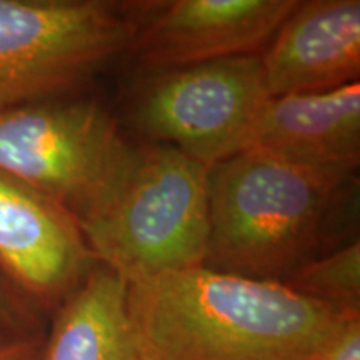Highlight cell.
Segmentation results:
<instances>
[{
    "mask_svg": "<svg viewBox=\"0 0 360 360\" xmlns=\"http://www.w3.org/2000/svg\"><path fill=\"white\" fill-rule=\"evenodd\" d=\"M207 174L175 147L135 146L115 186L80 225L97 262L127 283L204 265Z\"/></svg>",
    "mask_w": 360,
    "mask_h": 360,
    "instance_id": "3957f363",
    "label": "cell"
},
{
    "mask_svg": "<svg viewBox=\"0 0 360 360\" xmlns=\"http://www.w3.org/2000/svg\"><path fill=\"white\" fill-rule=\"evenodd\" d=\"M114 115L75 94L0 110V172L60 205L80 227L134 152Z\"/></svg>",
    "mask_w": 360,
    "mask_h": 360,
    "instance_id": "277c9868",
    "label": "cell"
},
{
    "mask_svg": "<svg viewBox=\"0 0 360 360\" xmlns=\"http://www.w3.org/2000/svg\"><path fill=\"white\" fill-rule=\"evenodd\" d=\"M40 360H142L127 309V282L96 265L58 304Z\"/></svg>",
    "mask_w": 360,
    "mask_h": 360,
    "instance_id": "8fae6325",
    "label": "cell"
},
{
    "mask_svg": "<svg viewBox=\"0 0 360 360\" xmlns=\"http://www.w3.org/2000/svg\"><path fill=\"white\" fill-rule=\"evenodd\" d=\"M319 360H360L359 314L345 315Z\"/></svg>",
    "mask_w": 360,
    "mask_h": 360,
    "instance_id": "5bb4252c",
    "label": "cell"
},
{
    "mask_svg": "<svg viewBox=\"0 0 360 360\" xmlns=\"http://www.w3.org/2000/svg\"><path fill=\"white\" fill-rule=\"evenodd\" d=\"M97 265L60 205L0 172V272L30 304H60Z\"/></svg>",
    "mask_w": 360,
    "mask_h": 360,
    "instance_id": "ba28073f",
    "label": "cell"
},
{
    "mask_svg": "<svg viewBox=\"0 0 360 360\" xmlns=\"http://www.w3.org/2000/svg\"><path fill=\"white\" fill-rule=\"evenodd\" d=\"M7 339H12V337H6V335L0 334V342H4V340H7Z\"/></svg>",
    "mask_w": 360,
    "mask_h": 360,
    "instance_id": "2e32d148",
    "label": "cell"
},
{
    "mask_svg": "<svg viewBox=\"0 0 360 360\" xmlns=\"http://www.w3.org/2000/svg\"><path fill=\"white\" fill-rule=\"evenodd\" d=\"M135 27L101 0H0V110L77 94L130 49Z\"/></svg>",
    "mask_w": 360,
    "mask_h": 360,
    "instance_id": "5b68a950",
    "label": "cell"
},
{
    "mask_svg": "<svg viewBox=\"0 0 360 360\" xmlns=\"http://www.w3.org/2000/svg\"><path fill=\"white\" fill-rule=\"evenodd\" d=\"M269 98L260 56L164 70L134 103L141 134L205 167L240 150Z\"/></svg>",
    "mask_w": 360,
    "mask_h": 360,
    "instance_id": "8992f818",
    "label": "cell"
},
{
    "mask_svg": "<svg viewBox=\"0 0 360 360\" xmlns=\"http://www.w3.org/2000/svg\"><path fill=\"white\" fill-rule=\"evenodd\" d=\"M127 309L142 360H319L359 314L204 265L127 283Z\"/></svg>",
    "mask_w": 360,
    "mask_h": 360,
    "instance_id": "6da1fadb",
    "label": "cell"
},
{
    "mask_svg": "<svg viewBox=\"0 0 360 360\" xmlns=\"http://www.w3.org/2000/svg\"><path fill=\"white\" fill-rule=\"evenodd\" d=\"M0 334L24 337L39 334L32 304L0 272Z\"/></svg>",
    "mask_w": 360,
    "mask_h": 360,
    "instance_id": "4fadbf2b",
    "label": "cell"
},
{
    "mask_svg": "<svg viewBox=\"0 0 360 360\" xmlns=\"http://www.w3.org/2000/svg\"><path fill=\"white\" fill-rule=\"evenodd\" d=\"M240 150L349 179L360 160V84L269 97Z\"/></svg>",
    "mask_w": 360,
    "mask_h": 360,
    "instance_id": "30bf717a",
    "label": "cell"
},
{
    "mask_svg": "<svg viewBox=\"0 0 360 360\" xmlns=\"http://www.w3.org/2000/svg\"><path fill=\"white\" fill-rule=\"evenodd\" d=\"M283 283L340 312H359L360 244L352 242L322 259H310Z\"/></svg>",
    "mask_w": 360,
    "mask_h": 360,
    "instance_id": "7c38bea8",
    "label": "cell"
},
{
    "mask_svg": "<svg viewBox=\"0 0 360 360\" xmlns=\"http://www.w3.org/2000/svg\"><path fill=\"white\" fill-rule=\"evenodd\" d=\"M260 62L269 97L328 92L359 82L360 2H297Z\"/></svg>",
    "mask_w": 360,
    "mask_h": 360,
    "instance_id": "9c48e42d",
    "label": "cell"
},
{
    "mask_svg": "<svg viewBox=\"0 0 360 360\" xmlns=\"http://www.w3.org/2000/svg\"><path fill=\"white\" fill-rule=\"evenodd\" d=\"M44 339L45 337L39 332L0 342V360H40Z\"/></svg>",
    "mask_w": 360,
    "mask_h": 360,
    "instance_id": "9a60e30c",
    "label": "cell"
},
{
    "mask_svg": "<svg viewBox=\"0 0 360 360\" xmlns=\"http://www.w3.org/2000/svg\"><path fill=\"white\" fill-rule=\"evenodd\" d=\"M297 0H175L135 27L132 49L142 67H182L259 56Z\"/></svg>",
    "mask_w": 360,
    "mask_h": 360,
    "instance_id": "52a82bcc",
    "label": "cell"
},
{
    "mask_svg": "<svg viewBox=\"0 0 360 360\" xmlns=\"http://www.w3.org/2000/svg\"><path fill=\"white\" fill-rule=\"evenodd\" d=\"M345 180L255 150L210 165L204 267L283 282L314 259L328 207Z\"/></svg>",
    "mask_w": 360,
    "mask_h": 360,
    "instance_id": "7a4b0ae2",
    "label": "cell"
}]
</instances>
